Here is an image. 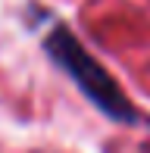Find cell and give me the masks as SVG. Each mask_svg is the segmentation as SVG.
Masks as SVG:
<instances>
[{
    "instance_id": "1",
    "label": "cell",
    "mask_w": 150,
    "mask_h": 153,
    "mask_svg": "<svg viewBox=\"0 0 150 153\" xmlns=\"http://www.w3.org/2000/svg\"><path fill=\"white\" fill-rule=\"evenodd\" d=\"M41 47H44L47 59H50L59 72L69 75L72 85L88 97V103H91L97 113H103L110 122H119V125L141 122V113H138V106H134V100L122 91V85L113 78V72L88 50L85 41L66 22L53 19L44 28Z\"/></svg>"
}]
</instances>
